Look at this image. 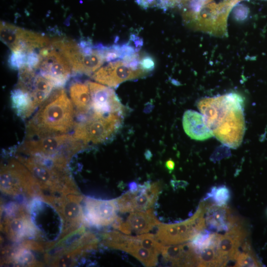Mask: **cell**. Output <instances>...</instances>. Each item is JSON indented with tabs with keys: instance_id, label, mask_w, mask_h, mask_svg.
<instances>
[{
	"instance_id": "cell-19",
	"label": "cell",
	"mask_w": 267,
	"mask_h": 267,
	"mask_svg": "<svg viewBox=\"0 0 267 267\" xmlns=\"http://www.w3.org/2000/svg\"><path fill=\"white\" fill-rule=\"evenodd\" d=\"M10 99L13 109L22 119L28 118L37 109L30 94L17 87L11 91Z\"/></svg>"
},
{
	"instance_id": "cell-14",
	"label": "cell",
	"mask_w": 267,
	"mask_h": 267,
	"mask_svg": "<svg viewBox=\"0 0 267 267\" xmlns=\"http://www.w3.org/2000/svg\"><path fill=\"white\" fill-rule=\"evenodd\" d=\"M152 208L144 211L132 212L126 222H122L118 228L126 234L132 232L136 234H143L148 232L155 226L159 224Z\"/></svg>"
},
{
	"instance_id": "cell-6",
	"label": "cell",
	"mask_w": 267,
	"mask_h": 267,
	"mask_svg": "<svg viewBox=\"0 0 267 267\" xmlns=\"http://www.w3.org/2000/svg\"><path fill=\"white\" fill-rule=\"evenodd\" d=\"M206 207L204 203L201 202L194 215L184 221L172 224L160 223L156 238L166 245L178 244L191 240L206 227L204 215Z\"/></svg>"
},
{
	"instance_id": "cell-29",
	"label": "cell",
	"mask_w": 267,
	"mask_h": 267,
	"mask_svg": "<svg viewBox=\"0 0 267 267\" xmlns=\"http://www.w3.org/2000/svg\"></svg>"
},
{
	"instance_id": "cell-20",
	"label": "cell",
	"mask_w": 267,
	"mask_h": 267,
	"mask_svg": "<svg viewBox=\"0 0 267 267\" xmlns=\"http://www.w3.org/2000/svg\"><path fill=\"white\" fill-rule=\"evenodd\" d=\"M20 28L11 24L1 22L0 40L12 52L18 49Z\"/></svg>"
},
{
	"instance_id": "cell-2",
	"label": "cell",
	"mask_w": 267,
	"mask_h": 267,
	"mask_svg": "<svg viewBox=\"0 0 267 267\" xmlns=\"http://www.w3.org/2000/svg\"><path fill=\"white\" fill-rule=\"evenodd\" d=\"M76 114L65 89L55 88L28 122L26 139L68 134L74 128Z\"/></svg>"
},
{
	"instance_id": "cell-10",
	"label": "cell",
	"mask_w": 267,
	"mask_h": 267,
	"mask_svg": "<svg viewBox=\"0 0 267 267\" xmlns=\"http://www.w3.org/2000/svg\"><path fill=\"white\" fill-rule=\"evenodd\" d=\"M147 74L122 58L111 61L102 67L94 73L92 77L95 81L108 87H116L122 82L144 77Z\"/></svg>"
},
{
	"instance_id": "cell-25",
	"label": "cell",
	"mask_w": 267,
	"mask_h": 267,
	"mask_svg": "<svg viewBox=\"0 0 267 267\" xmlns=\"http://www.w3.org/2000/svg\"><path fill=\"white\" fill-rule=\"evenodd\" d=\"M139 67L146 73L152 71L155 67L154 59L147 54L140 55Z\"/></svg>"
},
{
	"instance_id": "cell-11",
	"label": "cell",
	"mask_w": 267,
	"mask_h": 267,
	"mask_svg": "<svg viewBox=\"0 0 267 267\" xmlns=\"http://www.w3.org/2000/svg\"><path fill=\"white\" fill-rule=\"evenodd\" d=\"M87 83L90 91L92 112L101 115L122 114L123 106L113 89L95 82Z\"/></svg>"
},
{
	"instance_id": "cell-7",
	"label": "cell",
	"mask_w": 267,
	"mask_h": 267,
	"mask_svg": "<svg viewBox=\"0 0 267 267\" xmlns=\"http://www.w3.org/2000/svg\"><path fill=\"white\" fill-rule=\"evenodd\" d=\"M88 145L68 134L40 138L26 139L18 147V151L29 154L60 155L66 151L71 154L85 149Z\"/></svg>"
},
{
	"instance_id": "cell-17",
	"label": "cell",
	"mask_w": 267,
	"mask_h": 267,
	"mask_svg": "<svg viewBox=\"0 0 267 267\" xmlns=\"http://www.w3.org/2000/svg\"><path fill=\"white\" fill-rule=\"evenodd\" d=\"M182 125L185 133L193 139L204 140L213 136L203 116L197 111L186 110L183 115Z\"/></svg>"
},
{
	"instance_id": "cell-4",
	"label": "cell",
	"mask_w": 267,
	"mask_h": 267,
	"mask_svg": "<svg viewBox=\"0 0 267 267\" xmlns=\"http://www.w3.org/2000/svg\"><path fill=\"white\" fill-rule=\"evenodd\" d=\"M121 122V114L98 115L92 112L80 122H76L73 136L88 145L90 142L101 143L108 140L116 133Z\"/></svg>"
},
{
	"instance_id": "cell-27",
	"label": "cell",
	"mask_w": 267,
	"mask_h": 267,
	"mask_svg": "<svg viewBox=\"0 0 267 267\" xmlns=\"http://www.w3.org/2000/svg\"><path fill=\"white\" fill-rule=\"evenodd\" d=\"M165 166L167 169L171 172L174 169L175 163L173 160L170 159L166 161Z\"/></svg>"
},
{
	"instance_id": "cell-16",
	"label": "cell",
	"mask_w": 267,
	"mask_h": 267,
	"mask_svg": "<svg viewBox=\"0 0 267 267\" xmlns=\"http://www.w3.org/2000/svg\"><path fill=\"white\" fill-rule=\"evenodd\" d=\"M89 217L91 222L98 225L114 222L118 209L116 200L99 201L89 199L88 203Z\"/></svg>"
},
{
	"instance_id": "cell-12",
	"label": "cell",
	"mask_w": 267,
	"mask_h": 267,
	"mask_svg": "<svg viewBox=\"0 0 267 267\" xmlns=\"http://www.w3.org/2000/svg\"><path fill=\"white\" fill-rule=\"evenodd\" d=\"M247 236V232L240 222L234 225L223 234H217L216 250L224 266L230 261H234L241 243Z\"/></svg>"
},
{
	"instance_id": "cell-23",
	"label": "cell",
	"mask_w": 267,
	"mask_h": 267,
	"mask_svg": "<svg viewBox=\"0 0 267 267\" xmlns=\"http://www.w3.org/2000/svg\"><path fill=\"white\" fill-rule=\"evenodd\" d=\"M210 198L217 205H226L230 198V192L225 185L214 186L207 193L204 200Z\"/></svg>"
},
{
	"instance_id": "cell-28",
	"label": "cell",
	"mask_w": 267,
	"mask_h": 267,
	"mask_svg": "<svg viewBox=\"0 0 267 267\" xmlns=\"http://www.w3.org/2000/svg\"><path fill=\"white\" fill-rule=\"evenodd\" d=\"M129 190L134 191L137 190L138 185L135 182H130L129 184Z\"/></svg>"
},
{
	"instance_id": "cell-3",
	"label": "cell",
	"mask_w": 267,
	"mask_h": 267,
	"mask_svg": "<svg viewBox=\"0 0 267 267\" xmlns=\"http://www.w3.org/2000/svg\"><path fill=\"white\" fill-rule=\"evenodd\" d=\"M106 238L107 245L131 254L146 267L157 265L158 256L163 248L155 236L150 233L130 236L114 231L109 233Z\"/></svg>"
},
{
	"instance_id": "cell-13",
	"label": "cell",
	"mask_w": 267,
	"mask_h": 267,
	"mask_svg": "<svg viewBox=\"0 0 267 267\" xmlns=\"http://www.w3.org/2000/svg\"><path fill=\"white\" fill-rule=\"evenodd\" d=\"M164 261L172 266H198V253L191 243L164 246L162 252Z\"/></svg>"
},
{
	"instance_id": "cell-1",
	"label": "cell",
	"mask_w": 267,
	"mask_h": 267,
	"mask_svg": "<svg viewBox=\"0 0 267 267\" xmlns=\"http://www.w3.org/2000/svg\"><path fill=\"white\" fill-rule=\"evenodd\" d=\"M197 107L213 136L225 145L237 148L245 131L243 100L240 95L228 93L205 97Z\"/></svg>"
},
{
	"instance_id": "cell-5",
	"label": "cell",
	"mask_w": 267,
	"mask_h": 267,
	"mask_svg": "<svg viewBox=\"0 0 267 267\" xmlns=\"http://www.w3.org/2000/svg\"><path fill=\"white\" fill-rule=\"evenodd\" d=\"M237 0H173L174 6L183 8V15L188 24L197 27L200 22L212 17L224 21L229 10Z\"/></svg>"
},
{
	"instance_id": "cell-22",
	"label": "cell",
	"mask_w": 267,
	"mask_h": 267,
	"mask_svg": "<svg viewBox=\"0 0 267 267\" xmlns=\"http://www.w3.org/2000/svg\"><path fill=\"white\" fill-rule=\"evenodd\" d=\"M197 253L198 267L222 266V262L217 254L215 244L205 248Z\"/></svg>"
},
{
	"instance_id": "cell-8",
	"label": "cell",
	"mask_w": 267,
	"mask_h": 267,
	"mask_svg": "<svg viewBox=\"0 0 267 267\" xmlns=\"http://www.w3.org/2000/svg\"><path fill=\"white\" fill-rule=\"evenodd\" d=\"M39 54L40 74L49 80L55 88L64 86L73 72L67 59L50 45L42 48Z\"/></svg>"
},
{
	"instance_id": "cell-21",
	"label": "cell",
	"mask_w": 267,
	"mask_h": 267,
	"mask_svg": "<svg viewBox=\"0 0 267 267\" xmlns=\"http://www.w3.org/2000/svg\"><path fill=\"white\" fill-rule=\"evenodd\" d=\"M234 261V267H261L262 264L254 253L248 242H245L242 251H238Z\"/></svg>"
},
{
	"instance_id": "cell-18",
	"label": "cell",
	"mask_w": 267,
	"mask_h": 267,
	"mask_svg": "<svg viewBox=\"0 0 267 267\" xmlns=\"http://www.w3.org/2000/svg\"><path fill=\"white\" fill-rule=\"evenodd\" d=\"M69 94L76 114L86 116L91 110V94L87 83L73 82L69 87Z\"/></svg>"
},
{
	"instance_id": "cell-26",
	"label": "cell",
	"mask_w": 267,
	"mask_h": 267,
	"mask_svg": "<svg viewBox=\"0 0 267 267\" xmlns=\"http://www.w3.org/2000/svg\"><path fill=\"white\" fill-rule=\"evenodd\" d=\"M171 184L174 190H175L179 188H185L188 183L183 180H171Z\"/></svg>"
},
{
	"instance_id": "cell-24",
	"label": "cell",
	"mask_w": 267,
	"mask_h": 267,
	"mask_svg": "<svg viewBox=\"0 0 267 267\" xmlns=\"http://www.w3.org/2000/svg\"><path fill=\"white\" fill-rule=\"evenodd\" d=\"M28 53L23 51L12 52L8 59L10 66L15 69H19L26 64Z\"/></svg>"
},
{
	"instance_id": "cell-15",
	"label": "cell",
	"mask_w": 267,
	"mask_h": 267,
	"mask_svg": "<svg viewBox=\"0 0 267 267\" xmlns=\"http://www.w3.org/2000/svg\"><path fill=\"white\" fill-rule=\"evenodd\" d=\"M205 212V223L210 230L226 232L240 222L226 205H210L206 207Z\"/></svg>"
},
{
	"instance_id": "cell-9",
	"label": "cell",
	"mask_w": 267,
	"mask_h": 267,
	"mask_svg": "<svg viewBox=\"0 0 267 267\" xmlns=\"http://www.w3.org/2000/svg\"><path fill=\"white\" fill-rule=\"evenodd\" d=\"M161 189V183L145 182L138 184L136 190H129L118 198L116 202L121 213L134 212L148 210L154 204Z\"/></svg>"
}]
</instances>
